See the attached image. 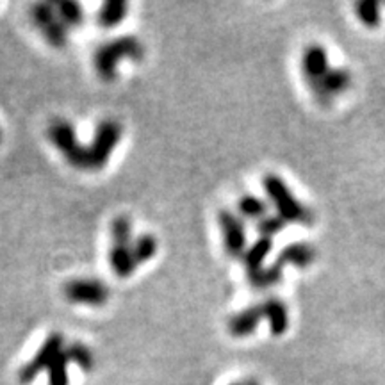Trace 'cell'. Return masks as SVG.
Returning <instances> with one entry per match:
<instances>
[{"instance_id":"1","label":"cell","mask_w":385,"mask_h":385,"mask_svg":"<svg viewBox=\"0 0 385 385\" xmlns=\"http://www.w3.org/2000/svg\"><path fill=\"white\" fill-rule=\"evenodd\" d=\"M145 45L136 36H120L104 43L97 49L93 57L94 72L106 82L118 79V66L121 61H141L145 57Z\"/></svg>"},{"instance_id":"2","label":"cell","mask_w":385,"mask_h":385,"mask_svg":"<svg viewBox=\"0 0 385 385\" xmlns=\"http://www.w3.org/2000/svg\"><path fill=\"white\" fill-rule=\"evenodd\" d=\"M262 185H264L269 204L275 207L276 214L283 221L300 223V225H309V223H312V212L293 195L289 185L279 175H266L264 181H262Z\"/></svg>"},{"instance_id":"3","label":"cell","mask_w":385,"mask_h":385,"mask_svg":"<svg viewBox=\"0 0 385 385\" xmlns=\"http://www.w3.org/2000/svg\"><path fill=\"white\" fill-rule=\"evenodd\" d=\"M123 136V127L118 120L106 118L97 125L94 136L87 145V171L102 170L109 163L111 155L116 150Z\"/></svg>"},{"instance_id":"4","label":"cell","mask_w":385,"mask_h":385,"mask_svg":"<svg viewBox=\"0 0 385 385\" xmlns=\"http://www.w3.org/2000/svg\"><path fill=\"white\" fill-rule=\"evenodd\" d=\"M47 136L70 166L77 170H87V145L80 143L70 121L54 120L47 128Z\"/></svg>"},{"instance_id":"5","label":"cell","mask_w":385,"mask_h":385,"mask_svg":"<svg viewBox=\"0 0 385 385\" xmlns=\"http://www.w3.org/2000/svg\"><path fill=\"white\" fill-rule=\"evenodd\" d=\"M63 295L70 303L86 307H102L109 300L111 291L107 283L99 279H73L66 282Z\"/></svg>"},{"instance_id":"6","label":"cell","mask_w":385,"mask_h":385,"mask_svg":"<svg viewBox=\"0 0 385 385\" xmlns=\"http://www.w3.org/2000/svg\"><path fill=\"white\" fill-rule=\"evenodd\" d=\"M32 22L36 23L39 30H42L43 38L47 39L50 47L54 49H64L68 45V32L70 30L64 27V23L57 18L56 4L50 2H38L32 6Z\"/></svg>"},{"instance_id":"7","label":"cell","mask_w":385,"mask_h":385,"mask_svg":"<svg viewBox=\"0 0 385 385\" xmlns=\"http://www.w3.org/2000/svg\"><path fill=\"white\" fill-rule=\"evenodd\" d=\"M63 350H64L63 334L59 332L50 334V336L43 341L39 350L36 351V355L20 369V381H22V384H29V381L35 380L43 369H49V367L52 366L54 360L63 353Z\"/></svg>"},{"instance_id":"8","label":"cell","mask_w":385,"mask_h":385,"mask_svg":"<svg viewBox=\"0 0 385 385\" xmlns=\"http://www.w3.org/2000/svg\"><path fill=\"white\" fill-rule=\"evenodd\" d=\"M219 231H221L223 246L231 257H243L246 246V228L245 221L236 212L223 209L218 214Z\"/></svg>"},{"instance_id":"9","label":"cell","mask_w":385,"mask_h":385,"mask_svg":"<svg viewBox=\"0 0 385 385\" xmlns=\"http://www.w3.org/2000/svg\"><path fill=\"white\" fill-rule=\"evenodd\" d=\"M330 61H329V52L323 45H312L307 47L302 54V73L303 79H305L309 90H312L314 86L325 79L326 73L330 72Z\"/></svg>"},{"instance_id":"10","label":"cell","mask_w":385,"mask_h":385,"mask_svg":"<svg viewBox=\"0 0 385 385\" xmlns=\"http://www.w3.org/2000/svg\"><path fill=\"white\" fill-rule=\"evenodd\" d=\"M351 73L346 68H330V72L326 73L325 79L321 80L317 86H314L312 94L314 99L317 100L323 106H329L337 94L344 93V91L350 90L351 86Z\"/></svg>"},{"instance_id":"11","label":"cell","mask_w":385,"mask_h":385,"mask_svg":"<svg viewBox=\"0 0 385 385\" xmlns=\"http://www.w3.org/2000/svg\"><path fill=\"white\" fill-rule=\"evenodd\" d=\"M261 321H264V309H262V303L259 305L246 307V309L239 310L234 316L228 319L227 329L228 334L232 337H250L252 334H255L257 326L261 325Z\"/></svg>"},{"instance_id":"12","label":"cell","mask_w":385,"mask_h":385,"mask_svg":"<svg viewBox=\"0 0 385 385\" xmlns=\"http://www.w3.org/2000/svg\"><path fill=\"white\" fill-rule=\"evenodd\" d=\"M314 261H316V250H314L309 243L296 241L280 250L279 255H276L275 259V264H279L282 269L286 268V266L309 268Z\"/></svg>"},{"instance_id":"13","label":"cell","mask_w":385,"mask_h":385,"mask_svg":"<svg viewBox=\"0 0 385 385\" xmlns=\"http://www.w3.org/2000/svg\"><path fill=\"white\" fill-rule=\"evenodd\" d=\"M264 319L268 321L269 334L275 337L283 336L289 330V309L279 298H269L262 303Z\"/></svg>"},{"instance_id":"14","label":"cell","mask_w":385,"mask_h":385,"mask_svg":"<svg viewBox=\"0 0 385 385\" xmlns=\"http://www.w3.org/2000/svg\"><path fill=\"white\" fill-rule=\"evenodd\" d=\"M273 250V239L268 238H259L257 241H253L252 245L246 246L245 253H243L241 261L245 264V269L248 273H255L259 269L264 268V262L268 259V255Z\"/></svg>"},{"instance_id":"15","label":"cell","mask_w":385,"mask_h":385,"mask_svg":"<svg viewBox=\"0 0 385 385\" xmlns=\"http://www.w3.org/2000/svg\"><path fill=\"white\" fill-rule=\"evenodd\" d=\"M109 264L111 269L120 279H128L133 276L138 268V262L133 255L130 246L123 245H113L109 250Z\"/></svg>"},{"instance_id":"16","label":"cell","mask_w":385,"mask_h":385,"mask_svg":"<svg viewBox=\"0 0 385 385\" xmlns=\"http://www.w3.org/2000/svg\"><path fill=\"white\" fill-rule=\"evenodd\" d=\"M128 15V4L121 2V0H109L100 6L99 13H97V23L102 29H113V27L120 25Z\"/></svg>"},{"instance_id":"17","label":"cell","mask_w":385,"mask_h":385,"mask_svg":"<svg viewBox=\"0 0 385 385\" xmlns=\"http://www.w3.org/2000/svg\"><path fill=\"white\" fill-rule=\"evenodd\" d=\"M238 214L241 219H250L255 223L261 221L268 216V202L257 195H245L238 202Z\"/></svg>"},{"instance_id":"18","label":"cell","mask_w":385,"mask_h":385,"mask_svg":"<svg viewBox=\"0 0 385 385\" xmlns=\"http://www.w3.org/2000/svg\"><path fill=\"white\" fill-rule=\"evenodd\" d=\"M56 13L57 18L64 23V27L68 30L77 29L84 22L82 6L79 2H73V0H61V2H56Z\"/></svg>"},{"instance_id":"19","label":"cell","mask_w":385,"mask_h":385,"mask_svg":"<svg viewBox=\"0 0 385 385\" xmlns=\"http://www.w3.org/2000/svg\"><path fill=\"white\" fill-rule=\"evenodd\" d=\"M282 276L283 269L275 262H271L259 271L248 273V282L253 289H269V287H275L282 280Z\"/></svg>"},{"instance_id":"20","label":"cell","mask_w":385,"mask_h":385,"mask_svg":"<svg viewBox=\"0 0 385 385\" xmlns=\"http://www.w3.org/2000/svg\"><path fill=\"white\" fill-rule=\"evenodd\" d=\"M130 250H133V255L136 259L138 266L147 264L148 261L154 259L155 253L159 252V241L152 234H141L138 238H134Z\"/></svg>"},{"instance_id":"21","label":"cell","mask_w":385,"mask_h":385,"mask_svg":"<svg viewBox=\"0 0 385 385\" xmlns=\"http://www.w3.org/2000/svg\"><path fill=\"white\" fill-rule=\"evenodd\" d=\"M64 355L68 357V362L75 364V366H79L82 371H91L94 366V355L93 351L90 350V346H86V344L79 343V341H75V343H70L68 346H64Z\"/></svg>"},{"instance_id":"22","label":"cell","mask_w":385,"mask_h":385,"mask_svg":"<svg viewBox=\"0 0 385 385\" xmlns=\"http://www.w3.org/2000/svg\"><path fill=\"white\" fill-rule=\"evenodd\" d=\"M355 16L367 29H377L381 23V4L374 0H360L355 4Z\"/></svg>"},{"instance_id":"23","label":"cell","mask_w":385,"mask_h":385,"mask_svg":"<svg viewBox=\"0 0 385 385\" xmlns=\"http://www.w3.org/2000/svg\"><path fill=\"white\" fill-rule=\"evenodd\" d=\"M111 238H113V245H133V221H130L128 216H118V218L113 219V223H111Z\"/></svg>"},{"instance_id":"24","label":"cell","mask_w":385,"mask_h":385,"mask_svg":"<svg viewBox=\"0 0 385 385\" xmlns=\"http://www.w3.org/2000/svg\"><path fill=\"white\" fill-rule=\"evenodd\" d=\"M68 357L64 355V350L49 367V385H70L68 378Z\"/></svg>"},{"instance_id":"25","label":"cell","mask_w":385,"mask_h":385,"mask_svg":"<svg viewBox=\"0 0 385 385\" xmlns=\"http://www.w3.org/2000/svg\"><path fill=\"white\" fill-rule=\"evenodd\" d=\"M286 225L287 223L279 214H268L261 221H257V231H259L261 238L273 239L286 228Z\"/></svg>"},{"instance_id":"26","label":"cell","mask_w":385,"mask_h":385,"mask_svg":"<svg viewBox=\"0 0 385 385\" xmlns=\"http://www.w3.org/2000/svg\"><path fill=\"white\" fill-rule=\"evenodd\" d=\"M245 385H259V384H257V381H253V380H250V381H246Z\"/></svg>"},{"instance_id":"27","label":"cell","mask_w":385,"mask_h":385,"mask_svg":"<svg viewBox=\"0 0 385 385\" xmlns=\"http://www.w3.org/2000/svg\"><path fill=\"white\" fill-rule=\"evenodd\" d=\"M0 141H2V128H0Z\"/></svg>"},{"instance_id":"28","label":"cell","mask_w":385,"mask_h":385,"mask_svg":"<svg viewBox=\"0 0 385 385\" xmlns=\"http://www.w3.org/2000/svg\"><path fill=\"white\" fill-rule=\"evenodd\" d=\"M231 385H245V384H231Z\"/></svg>"}]
</instances>
